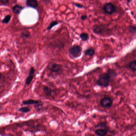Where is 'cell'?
I'll use <instances>...</instances> for the list:
<instances>
[{
    "instance_id": "1",
    "label": "cell",
    "mask_w": 136,
    "mask_h": 136,
    "mask_svg": "<svg viewBox=\"0 0 136 136\" xmlns=\"http://www.w3.org/2000/svg\"><path fill=\"white\" fill-rule=\"evenodd\" d=\"M116 76V74L112 70H109L107 73L101 74L97 80L96 85L99 86L106 87L109 86L110 82Z\"/></svg>"
},
{
    "instance_id": "2",
    "label": "cell",
    "mask_w": 136,
    "mask_h": 136,
    "mask_svg": "<svg viewBox=\"0 0 136 136\" xmlns=\"http://www.w3.org/2000/svg\"><path fill=\"white\" fill-rule=\"evenodd\" d=\"M109 127L105 123H100L95 127V133L98 136H105L109 131Z\"/></svg>"
},
{
    "instance_id": "3",
    "label": "cell",
    "mask_w": 136,
    "mask_h": 136,
    "mask_svg": "<svg viewBox=\"0 0 136 136\" xmlns=\"http://www.w3.org/2000/svg\"><path fill=\"white\" fill-rule=\"evenodd\" d=\"M82 49L78 45H74L69 49V53L73 58H76L80 56Z\"/></svg>"
},
{
    "instance_id": "4",
    "label": "cell",
    "mask_w": 136,
    "mask_h": 136,
    "mask_svg": "<svg viewBox=\"0 0 136 136\" xmlns=\"http://www.w3.org/2000/svg\"><path fill=\"white\" fill-rule=\"evenodd\" d=\"M104 12L109 15H112L116 11V6L112 3H106L103 7Z\"/></svg>"
},
{
    "instance_id": "5",
    "label": "cell",
    "mask_w": 136,
    "mask_h": 136,
    "mask_svg": "<svg viewBox=\"0 0 136 136\" xmlns=\"http://www.w3.org/2000/svg\"><path fill=\"white\" fill-rule=\"evenodd\" d=\"M112 100L107 97L103 98L100 101L101 105L103 108H110L112 106Z\"/></svg>"
},
{
    "instance_id": "6",
    "label": "cell",
    "mask_w": 136,
    "mask_h": 136,
    "mask_svg": "<svg viewBox=\"0 0 136 136\" xmlns=\"http://www.w3.org/2000/svg\"><path fill=\"white\" fill-rule=\"evenodd\" d=\"M62 68L63 67L61 65L56 63H53L50 66V70L53 73L59 74L62 71Z\"/></svg>"
},
{
    "instance_id": "7",
    "label": "cell",
    "mask_w": 136,
    "mask_h": 136,
    "mask_svg": "<svg viewBox=\"0 0 136 136\" xmlns=\"http://www.w3.org/2000/svg\"><path fill=\"white\" fill-rule=\"evenodd\" d=\"M34 73H35V69H34V68L31 67L30 68V70L29 75L27 78L26 81H25V84L27 85H29L33 80Z\"/></svg>"
},
{
    "instance_id": "8",
    "label": "cell",
    "mask_w": 136,
    "mask_h": 136,
    "mask_svg": "<svg viewBox=\"0 0 136 136\" xmlns=\"http://www.w3.org/2000/svg\"><path fill=\"white\" fill-rule=\"evenodd\" d=\"M44 94L47 96H52L54 94V91L52 88L48 86H45L43 88Z\"/></svg>"
},
{
    "instance_id": "9",
    "label": "cell",
    "mask_w": 136,
    "mask_h": 136,
    "mask_svg": "<svg viewBox=\"0 0 136 136\" xmlns=\"http://www.w3.org/2000/svg\"><path fill=\"white\" fill-rule=\"evenodd\" d=\"M26 5L28 7L36 9L38 6V2L36 0H27Z\"/></svg>"
},
{
    "instance_id": "10",
    "label": "cell",
    "mask_w": 136,
    "mask_h": 136,
    "mask_svg": "<svg viewBox=\"0 0 136 136\" xmlns=\"http://www.w3.org/2000/svg\"><path fill=\"white\" fill-rule=\"evenodd\" d=\"M103 27L102 25H95L93 27V31L96 34H100L102 33Z\"/></svg>"
},
{
    "instance_id": "11",
    "label": "cell",
    "mask_w": 136,
    "mask_h": 136,
    "mask_svg": "<svg viewBox=\"0 0 136 136\" xmlns=\"http://www.w3.org/2000/svg\"><path fill=\"white\" fill-rule=\"evenodd\" d=\"M40 103V101L35 100L29 99L27 100L23 101H22L23 105H30L33 104H37Z\"/></svg>"
},
{
    "instance_id": "12",
    "label": "cell",
    "mask_w": 136,
    "mask_h": 136,
    "mask_svg": "<svg viewBox=\"0 0 136 136\" xmlns=\"http://www.w3.org/2000/svg\"><path fill=\"white\" fill-rule=\"evenodd\" d=\"M23 9V7L18 5H16L13 7L12 10L14 13L18 14L20 13L22 11Z\"/></svg>"
},
{
    "instance_id": "13",
    "label": "cell",
    "mask_w": 136,
    "mask_h": 136,
    "mask_svg": "<svg viewBox=\"0 0 136 136\" xmlns=\"http://www.w3.org/2000/svg\"><path fill=\"white\" fill-rule=\"evenodd\" d=\"M85 55L89 56H92L95 53V50L92 48H89L85 50L84 51Z\"/></svg>"
},
{
    "instance_id": "14",
    "label": "cell",
    "mask_w": 136,
    "mask_h": 136,
    "mask_svg": "<svg viewBox=\"0 0 136 136\" xmlns=\"http://www.w3.org/2000/svg\"><path fill=\"white\" fill-rule=\"evenodd\" d=\"M80 38L83 41H86L88 40L89 36L87 33H83L80 35Z\"/></svg>"
},
{
    "instance_id": "15",
    "label": "cell",
    "mask_w": 136,
    "mask_h": 136,
    "mask_svg": "<svg viewBox=\"0 0 136 136\" xmlns=\"http://www.w3.org/2000/svg\"><path fill=\"white\" fill-rule=\"evenodd\" d=\"M129 67L130 69H131L133 71H136V60H134L130 62L129 65Z\"/></svg>"
},
{
    "instance_id": "16",
    "label": "cell",
    "mask_w": 136,
    "mask_h": 136,
    "mask_svg": "<svg viewBox=\"0 0 136 136\" xmlns=\"http://www.w3.org/2000/svg\"><path fill=\"white\" fill-rule=\"evenodd\" d=\"M19 112L23 113H26L30 112V109L28 108V107H20L18 109Z\"/></svg>"
},
{
    "instance_id": "17",
    "label": "cell",
    "mask_w": 136,
    "mask_h": 136,
    "mask_svg": "<svg viewBox=\"0 0 136 136\" xmlns=\"http://www.w3.org/2000/svg\"><path fill=\"white\" fill-rule=\"evenodd\" d=\"M58 22L57 21H52L51 23L49 24L47 28V30H50L52 28H53V27H54L55 26L57 25L58 24Z\"/></svg>"
},
{
    "instance_id": "18",
    "label": "cell",
    "mask_w": 136,
    "mask_h": 136,
    "mask_svg": "<svg viewBox=\"0 0 136 136\" xmlns=\"http://www.w3.org/2000/svg\"><path fill=\"white\" fill-rule=\"evenodd\" d=\"M11 18V16L10 15H7V16H5L4 19L2 20V22L4 23H8L9 22Z\"/></svg>"
},
{
    "instance_id": "19",
    "label": "cell",
    "mask_w": 136,
    "mask_h": 136,
    "mask_svg": "<svg viewBox=\"0 0 136 136\" xmlns=\"http://www.w3.org/2000/svg\"><path fill=\"white\" fill-rule=\"evenodd\" d=\"M129 30L130 33H136V26L130 25V26L129 27Z\"/></svg>"
},
{
    "instance_id": "20",
    "label": "cell",
    "mask_w": 136,
    "mask_h": 136,
    "mask_svg": "<svg viewBox=\"0 0 136 136\" xmlns=\"http://www.w3.org/2000/svg\"><path fill=\"white\" fill-rule=\"evenodd\" d=\"M22 37L24 38H28L30 36L29 33H28V32H23L22 34Z\"/></svg>"
},
{
    "instance_id": "21",
    "label": "cell",
    "mask_w": 136,
    "mask_h": 136,
    "mask_svg": "<svg viewBox=\"0 0 136 136\" xmlns=\"http://www.w3.org/2000/svg\"><path fill=\"white\" fill-rule=\"evenodd\" d=\"M75 6L76 7L79 8V9H82L84 7L83 5H81V4H79V3H75L74 4Z\"/></svg>"
},
{
    "instance_id": "22",
    "label": "cell",
    "mask_w": 136,
    "mask_h": 136,
    "mask_svg": "<svg viewBox=\"0 0 136 136\" xmlns=\"http://www.w3.org/2000/svg\"><path fill=\"white\" fill-rule=\"evenodd\" d=\"M80 18L82 20H85L87 19L88 16L86 15H82V16H81Z\"/></svg>"
},
{
    "instance_id": "23",
    "label": "cell",
    "mask_w": 136,
    "mask_h": 136,
    "mask_svg": "<svg viewBox=\"0 0 136 136\" xmlns=\"http://www.w3.org/2000/svg\"><path fill=\"white\" fill-rule=\"evenodd\" d=\"M9 0H1V2L2 4H6L8 3Z\"/></svg>"
}]
</instances>
